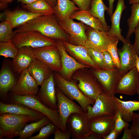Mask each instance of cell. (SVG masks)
<instances>
[{"mask_svg":"<svg viewBox=\"0 0 139 139\" xmlns=\"http://www.w3.org/2000/svg\"><path fill=\"white\" fill-rule=\"evenodd\" d=\"M12 42L18 49L24 47L36 48L56 45V40L37 31L31 30L15 33Z\"/></svg>","mask_w":139,"mask_h":139,"instance_id":"5","label":"cell"},{"mask_svg":"<svg viewBox=\"0 0 139 139\" xmlns=\"http://www.w3.org/2000/svg\"><path fill=\"white\" fill-rule=\"evenodd\" d=\"M35 58L40 60L52 71L58 72L62 68L61 56L56 45L32 48Z\"/></svg>","mask_w":139,"mask_h":139,"instance_id":"11","label":"cell"},{"mask_svg":"<svg viewBox=\"0 0 139 139\" xmlns=\"http://www.w3.org/2000/svg\"><path fill=\"white\" fill-rule=\"evenodd\" d=\"M101 138L95 134L90 132L85 139H100Z\"/></svg>","mask_w":139,"mask_h":139,"instance_id":"48","label":"cell"},{"mask_svg":"<svg viewBox=\"0 0 139 139\" xmlns=\"http://www.w3.org/2000/svg\"><path fill=\"white\" fill-rule=\"evenodd\" d=\"M131 8V15L127 20L128 29L125 38L127 40H130L139 22V3L132 4Z\"/></svg>","mask_w":139,"mask_h":139,"instance_id":"33","label":"cell"},{"mask_svg":"<svg viewBox=\"0 0 139 139\" xmlns=\"http://www.w3.org/2000/svg\"><path fill=\"white\" fill-rule=\"evenodd\" d=\"M88 51L91 58L101 69H106L104 62L103 52L92 48H88Z\"/></svg>","mask_w":139,"mask_h":139,"instance_id":"37","label":"cell"},{"mask_svg":"<svg viewBox=\"0 0 139 139\" xmlns=\"http://www.w3.org/2000/svg\"><path fill=\"white\" fill-rule=\"evenodd\" d=\"M63 41L66 51L78 62L90 68L101 69L91 58L88 48L84 46L74 45L65 41Z\"/></svg>","mask_w":139,"mask_h":139,"instance_id":"20","label":"cell"},{"mask_svg":"<svg viewBox=\"0 0 139 139\" xmlns=\"http://www.w3.org/2000/svg\"><path fill=\"white\" fill-rule=\"evenodd\" d=\"M126 8L124 0H118L116 9L110 17L111 27L107 32L109 35L117 38L123 43L126 39L121 35L120 22L122 12Z\"/></svg>","mask_w":139,"mask_h":139,"instance_id":"24","label":"cell"},{"mask_svg":"<svg viewBox=\"0 0 139 139\" xmlns=\"http://www.w3.org/2000/svg\"><path fill=\"white\" fill-rule=\"evenodd\" d=\"M134 33L135 34V40L133 45L138 55L139 54V22L135 28Z\"/></svg>","mask_w":139,"mask_h":139,"instance_id":"44","label":"cell"},{"mask_svg":"<svg viewBox=\"0 0 139 139\" xmlns=\"http://www.w3.org/2000/svg\"><path fill=\"white\" fill-rule=\"evenodd\" d=\"M54 75L55 82L57 87L69 98L77 101L85 112L86 111L88 106L94 105L95 100L90 99L84 95L73 80H67L57 73Z\"/></svg>","mask_w":139,"mask_h":139,"instance_id":"4","label":"cell"},{"mask_svg":"<svg viewBox=\"0 0 139 139\" xmlns=\"http://www.w3.org/2000/svg\"><path fill=\"white\" fill-rule=\"evenodd\" d=\"M109 8L104 3L103 0H92L89 11L93 16L99 19L103 24L106 32H108L110 27L108 25L105 20V12Z\"/></svg>","mask_w":139,"mask_h":139,"instance_id":"30","label":"cell"},{"mask_svg":"<svg viewBox=\"0 0 139 139\" xmlns=\"http://www.w3.org/2000/svg\"><path fill=\"white\" fill-rule=\"evenodd\" d=\"M129 3L130 4L139 3V0H129Z\"/></svg>","mask_w":139,"mask_h":139,"instance_id":"53","label":"cell"},{"mask_svg":"<svg viewBox=\"0 0 139 139\" xmlns=\"http://www.w3.org/2000/svg\"><path fill=\"white\" fill-rule=\"evenodd\" d=\"M63 29L69 35V42L73 45L84 46L86 40L88 26L80 21L76 22L70 18L58 21Z\"/></svg>","mask_w":139,"mask_h":139,"instance_id":"13","label":"cell"},{"mask_svg":"<svg viewBox=\"0 0 139 139\" xmlns=\"http://www.w3.org/2000/svg\"><path fill=\"white\" fill-rule=\"evenodd\" d=\"M119 134L114 127L108 134L103 136L102 138L103 139H116L117 138Z\"/></svg>","mask_w":139,"mask_h":139,"instance_id":"45","label":"cell"},{"mask_svg":"<svg viewBox=\"0 0 139 139\" xmlns=\"http://www.w3.org/2000/svg\"><path fill=\"white\" fill-rule=\"evenodd\" d=\"M54 75L52 73L44 82L37 95L45 105L53 109H57V101Z\"/></svg>","mask_w":139,"mask_h":139,"instance_id":"16","label":"cell"},{"mask_svg":"<svg viewBox=\"0 0 139 139\" xmlns=\"http://www.w3.org/2000/svg\"><path fill=\"white\" fill-rule=\"evenodd\" d=\"M5 20L13 29L24 24L43 15L21 10H7L4 13Z\"/></svg>","mask_w":139,"mask_h":139,"instance_id":"21","label":"cell"},{"mask_svg":"<svg viewBox=\"0 0 139 139\" xmlns=\"http://www.w3.org/2000/svg\"><path fill=\"white\" fill-rule=\"evenodd\" d=\"M57 127L51 121L42 127L37 135L32 136L29 139H46L50 136L54 134Z\"/></svg>","mask_w":139,"mask_h":139,"instance_id":"36","label":"cell"},{"mask_svg":"<svg viewBox=\"0 0 139 139\" xmlns=\"http://www.w3.org/2000/svg\"><path fill=\"white\" fill-rule=\"evenodd\" d=\"M80 10L89 11L92 0H72Z\"/></svg>","mask_w":139,"mask_h":139,"instance_id":"41","label":"cell"},{"mask_svg":"<svg viewBox=\"0 0 139 139\" xmlns=\"http://www.w3.org/2000/svg\"><path fill=\"white\" fill-rule=\"evenodd\" d=\"M115 0H108L109 6V10L107 11L108 14L110 17L111 16L112 13L114 9V3Z\"/></svg>","mask_w":139,"mask_h":139,"instance_id":"47","label":"cell"},{"mask_svg":"<svg viewBox=\"0 0 139 139\" xmlns=\"http://www.w3.org/2000/svg\"><path fill=\"white\" fill-rule=\"evenodd\" d=\"M35 58L32 48L22 47L19 49L16 56L13 59L12 66L16 72L20 73L28 68Z\"/></svg>","mask_w":139,"mask_h":139,"instance_id":"22","label":"cell"},{"mask_svg":"<svg viewBox=\"0 0 139 139\" xmlns=\"http://www.w3.org/2000/svg\"><path fill=\"white\" fill-rule=\"evenodd\" d=\"M90 71L101 86L103 90L113 96L116 94L118 83L122 76L116 67L111 69L92 68Z\"/></svg>","mask_w":139,"mask_h":139,"instance_id":"8","label":"cell"},{"mask_svg":"<svg viewBox=\"0 0 139 139\" xmlns=\"http://www.w3.org/2000/svg\"><path fill=\"white\" fill-rule=\"evenodd\" d=\"M113 96L103 91L96 98L93 106L87 107L86 113L89 119L102 115H114L117 108Z\"/></svg>","mask_w":139,"mask_h":139,"instance_id":"7","label":"cell"},{"mask_svg":"<svg viewBox=\"0 0 139 139\" xmlns=\"http://www.w3.org/2000/svg\"><path fill=\"white\" fill-rule=\"evenodd\" d=\"M119 41L117 40L110 45L109 46L107 51L110 54L116 67L119 69L121 64L117 47Z\"/></svg>","mask_w":139,"mask_h":139,"instance_id":"40","label":"cell"},{"mask_svg":"<svg viewBox=\"0 0 139 139\" xmlns=\"http://www.w3.org/2000/svg\"><path fill=\"white\" fill-rule=\"evenodd\" d=\"M114 115H103L89 120L90 132L95 134L101 138L108 134L114 127Z\"/></svg>","mask_w":139,"mask_h":139,"instance_id":"19","label":"cell"},{"mask_svg":"<svg viewBox=\"0 0 139 139\" xmlns=\"http://www.w3.org/2000/svg\"><path fill=\"white\" fill-rule=\"evenodd\" d=\"M138 57H139V54H138Z\"/></svg>","mask_w":139,"mask_h":139,"instance_id":"55","label":"cell"},{"mask_svg":"<svg viewBox=\"0 0 139 139\" xmlns=\"http://www.w3.org/2000/svg\"><path fill=\"white\" fill-rule=\"evenodd\" d=\"M123 43L122 47L118 49L121 64L119 70L121 76L135 67L136 57L137 55L130 40L126 39L125 41Z\"/></svg>","mask_w":139,"mask_h":139,"instance_id":"18","label":"cell"},{"mask_svg":"<svg viewBox=\"0 0 139 139\" xmlns=\"http://www.w3.org/2000/svg\"><path fill=\"white\" fill-rule=\"evenodd\" d=\"M130 129L133 139H139V113H133Z\"/></svg>","mask_w":139,"mask_h":139,"instance_id":"39","label":"cell"},{"mask_svg":"<svg viewBox=\"0 0 139 139\" xmlns=\"http://www.w3.org/2000/svg\"><path fill=\"white\" fill-rule=\"evenodd\" d=\"M14 0H0V7H2L8 3L11 2Z\"/></svg>","mask_w":139,"mask_h":139,"instance_id":"50","label":"cell"},{"mask_svg":"<svg viewBox=\"0 0 139 139\" xmlns=\"http://www.w3.org/2000/svg\"><path fill=\"white\" fill-rule=\"evenodd\" d=\"M53 8L56 5L57 0H45Z\"/></svg>","mask_w":139,"mask_h":139,"instance_id":"51","label":"cell"},{"mask_svg":"<svg viewBox=\"0 0 139 139\" xmlns=\"http://www.w3.org/2000/svg\"><path fill=\"white\" fill-rule=\"evenodd\" d=\"M15 0L20 1L24 4H28L33 3L38 0Z\"/></svg>","mask_w":139,"mask_h":139,"instance_id":"49","label":"cell"},{"mask_svg":"<svg viewBox=\"0 0 139 139\" xmlns=\"http://www.w3.org/2000/svg\"><path fill=\"white\" fill-rule=\"evenodd\" d=\"M89 121L84 111L73 113L69 117L66 122V128L70 132L72 138L85 139L90 133Z\"/></svg>","mask_w":139,"mask_h":139,"instance_id":"12","label":"cell"},{"mask_svg":"<svg viewBox=\"0 0 139 139\" xmlns=\"http://www.w3.org/2000/svg\"><path fill=\"white\" fill-rule=\"evenodd\" d=\"M103 53L106 69H112L116 67L108 51L103 52Z\"/></svg>","mask_w":139,"mask_h":139,"instance_id":"42","label":"cell"},{"mask_svg":"<svg viewBox=\"0 0 139 139\" xmlns=\"http://www.w3.org/2000/svg\"><path fill=\"white\" fill-rule=\"evenodd\" d=\"M9 23L5 20L0 24V42L11 41L15 34Z\"/></svg>","mask_w":139,"mask_h":139,"instance_id":"35","label":"cell"},{"mask_svg":"<svg viewBox=\"0 0 139 139\" xmlns=\"http://www.w3.org/2000/svg\"><path fill=\"white\" fill-rule=\"evenodd\" d=\"M86 33L87 40L84 46L102 52L107 51L110 45L119 40L107 32L96 30L89 26L87 27Z\"/></svg>","mask_w":139,"mask_h":139,"instance_id":"10","label":"cell"},{"mask_svg":"<svg viewBox=\"0 0 139 139\" xmlns=\"http://www.w3.org/2000/svg\"><path fill=\"white\" fill-rule=\"evenodd\" d=\"M54 8V14L58 21L69 19L73 12L80 10L74 2L70 0H57Z\"/></svg>","mask_w":139,"mask_h":139,"instance_id":"26","label":"cell"},{"mask_svg":"<svg viewBox=\"0 0 139 139\" xmlns=\"http://www.w3.org/2000/svg\"><path fill=\"white\" fill-rule=\"evenodd\" d=\"M115 123L114 128L119 134L124 129L129 126L128 122L123 119L121 112L117 109L114 115Z\"/></svg>","mask_w":139,"mask_h":139,"instance_id":"38","label":"cell"},{"mask_svg":"<svg viewBox=\"0 0 139 139\" xmlns=\"http://www.w3.org/2000/svg\"><path fill=\"white\" fill-rule=\"evenodd\" d=\"M39 119L24 115L8 113L0 114V139L4 137L8 139L19 136L25 126L30 121Z\"/></svg>","mask_w":139,"mask_h":139,"instance_id":"2","label":"cell"},{"mask_svg":"<svg viewBox=\"0 0 139 139\" xmlns=\"http://www.w3.org/2000/svg\"><path fill=\"white\" fill-rule=\"evenodd\" d=\"M137 71L139 73V57L137 55H136L135 66Z\"/></svg>","mask_w":139,"mask_h":139,"instance_id":"52","label":"cell"},{"mask_svg":"<svg viewBox=\"0 0 139 139\" xmlns=\"http://www.w3.org/2000/svg\"><path fill=\"white\" fill-rule=\"evenodd\" d=\"M8 113L31 116L40 119L46 116L22 104L13 102L6 103L0 102V114Z\"/></svg>","mask_w":139,"mask_h":139,"instance_id":"23","label":"cell"},{"mask_svg":"<svg viewBox=\"0 0 139 139\" xmlns=\"http://www.w3.org/2000/svg\"><path fill=\"white\" fill-rule=\"evenodd\" d=\"M136 93L139 95V96L138 98V100L139 101V86Z\"/></svg>","mask_w":139,"mask_h":139,"instance_id":"54","label":"cell"},{"mask_svg":"<svg viewBox=\"0 0 139 139\" xmlns=\"http://www.w3.org/2000/svg\"><path fill=\"white\" fill-rule=\"evenodd\" d=\"M124 133L121 138L122 139H132L133 136L132 131L128 127L124 129Z\"/></svg>","mask_w":139,"mask_h":139,"instance_id":"46","label":"cell"},{"mask_svg":"<svg viewBox=\"0 0 139 139\" xmlns=\"http://www.w3.org/2000/svg\"><path fill=\"white\" fill-rule=\"evenodd\" d=\"M27 69L30 74L40 86L53 73L48 67L35 58Z\"/></svg>","mask_w":139,"mask_h":139,"instance_id":"25","label":"cell"},{"mask_svg":"<svg viewBox=\"0 0 139 139\" xmlns=\"http://www.w3.org/2000/svg\"><path fill=\"white\" fill-rule=\"evenodd\" d=\"M34 30L48 38L69 42V35L62 28L53 14L42 15L18 27L14 33Z\"/></svg>","mask_w":139,"mask_h":139,"instance_id":"1","label":"cell"},{"mask_svg":"<svg viewBox=\"0 0 139 139\" xmlns=\"http://www.w3.org/2000/svg\"><path fill=\"white\" fill-rule=\"evenodd\" d=\"M139 86V73L135 67L122 76L116 88V93L130 95L137 93Z\"/></svg>","mask_w":139,"mask_h":139,"instance_id":"17","label":"cell"},{"mask_svg":"<svg viewBox=\"0 0 139 139\" xmlns=\"http://www.w3.org/2000/svg\"><path fill=\"white\" fill-rule=\"evenodd\" d=\"M51 121L49 119L45 116L38 120L27 124L21 131L19 139H29L34 133Z\"/></svg>","mask_w":139,"mask_h":139,"instance_id":"32","label":"cell"},{"mask_svg":"<svg viewBox=\"0 0 139 139\" xmlns=\"http://www.w3.org/2000/svg\"><path fill=\"white\" fill-rule=\"evenodd\" d=\"M16 81L11 70L8 66H3L0 72V91L1 93L6 94L15 84Z\"/></svg>","mask_w":139,"mask_h":139,"instance_id":"29","label":"cell"},{"mask_svg":"<svg viewBox=\"0 0 139 139\" xmlns=\"http://www.w3.org/2000/svg\"><path fill=\"white\" fill-rule=\"evenodd\" d=\"M56 40V45L60 55L62 68L59 74L65 79L71 81L74 73L77 70L89 67L81 64L70 55L66 51L62 40Z\"/></svg>","mask_w":139,"mask_h":139,"instance_id":"14","label":"cell"},{"mask_svg":"<svg viewBox=\"0 0 139 139\" xmlns=\"http://www.w3.org/2000/svg\"><path fill=\"white\" fill-rule=\"evenodd\" d=\"M11 99L13 102L23 104L43 114L61 130L58 109H52L46 106L38 99L36 95H20L12 94Z\"/></svg>","mask_w":139,"mask_h":139,"instance_id":"3","label":"cell"},{"mask_svg":"<svg viewBox=\"0 0 139 139\" xmlns=\"http://www.w3.org/2000/svg\"><path fill=\"white\" fill-rule=\"evenodd\" d=\"M113 99L117 109L121 112L124 120L127 122L131 121L133 113L139 110V101H124L114 95Z\"/></svg>","mask_w":139,"mask_h":139,"instance_id":"27","label":"cell"},{"mask_svg":"<svg viewBox=\"0 0 139 139\" xmlns=\"http://www.w3.org/2000/svg\"><path fill=\"white\" fill-rule=\"evenodd\" d=\"M19 49L12 41L0 42V55L5 58L14 59L16 56Z\"/></svg>","mask_w":139,"mask_h":139,"instance_id":"34","label":"cell"},{"mask_svg":"<svg viewBox=\"0 0 139 139\" xmlns=\"http://www.w3.org/2000/svg\"><path fill=\"white\" fill-rule=\"evenodd\" d=\"M54 139H70L71 135L70 131L67 130L66 132L62 131L57 127L54 133Z\"/></svg>","mask_w":139,"mask_h":139,"instance_id":"43","label":"cell"},{"mask_svg":"<svg viewBox=\"0 0 139 139\" xmlns=\"http://www.w3.org/2000/svg\"><path fill=\"white\" fill-rule=\"evenodd\" d=\"M38 90V85L27 69L20 73L18 80L10 90L12 94L20 95H36Z\"/></svg>","mask_w":139,"mask_h":139,"instance_id":"15","label":"cell"},{"mask_svg":"<svg viewBox=\"0 0 139 139\" xmlns=\"http://www.w3.org/2000/svg\"><path fill=\"white\" fill-rule=\"evenodd\" d=\"M78 82L76 84L83 94L87 98L95 100L103 91L98 81L91 72L76 71L72 77Z\"/></svg>","mask_w":139,"mask_h":139,"instance_id":"6","label":"cell"},{"mask_svg":"<svg viewBox=\"0 0 139 139\" xmlns=\"http://www.w3.org/2000/svg\"><path fill=\"white\" fill-rule=\"evenodd\" d=\"M22 7L28 11L43 15L54 13V8L45 0H38L29 4H24Z\"/></svg>","mask_w":139,"mask_h":139,"instance_id":"31","label":"cell"},{"mask_svg":"<svg viewBox=\"0 0 139 139\" xmlns=\"http://www.w3.org/2000/svg\"><path fill=\"white\" fill-rule=\"evenodd\" d=\"M57 101V109L59 115L61 130L67 131L66 122L72 114L82 113L84 111L81 107L66 96L58 87L56 88Z\"/></svg>","mask_w":139,"mask_h":139,"instance_id":"9","label":"cell"},{"mask_svg":"<svg viewBox=\"0 0 139 139\" xmlns=\"http://www.w3.org/2000/svg\"><path fill=\"white\" fill-rule=\"evenodd\" d=\"M70 18L80 21L96 30L106 32L101 21L90 14L89 11L80 10L76 11L72 14Z\"/></svg>","mask_w":139,"mask_h":139,"instance_id":"28","label":"cell"}]
</instances>
